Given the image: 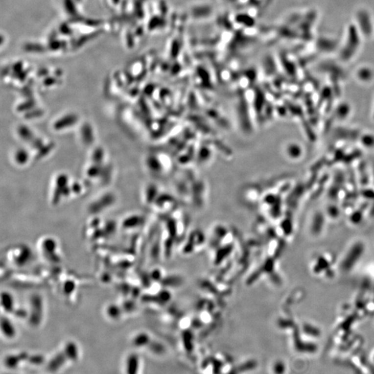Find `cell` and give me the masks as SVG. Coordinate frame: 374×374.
<instances>
[{
  "instance_id": "6da1fadb",
  "label": "cell",
  "mask_w": 374,
  "mask_h": 374,
  "mask_svg": "<svg viewBox=\"0 0 374 374\" xmlns=\"http://www.w3.org/2000/svg\"><path fill=\"white\" fill-rule=\"evenodd\" d=\"M67 358H69V357H68L66 352L58 354V355L52 359L51 362L49 364V370L52 371V372L53 371L57 370L58 368L61 367V365L64 364Z\"/></svg>"
},
{
  "instance_id": "7a4b0ae2",
  "label": "cell",
  "mask_w": 374,
  "mask_h": 374,
  "mask_svg": "<svg viewBox=\"0 0 374 374\" xmlns=\"http://www.w3.org/2000/svg\"><path fill=\"white\" fill-rule=\"evenodd\" d=\"M26 358H27V355L24 353L21 354V355H17V356L16 355H12V356H8V358H6L5 363L8 367L14 368L18 365L20 361Z\"/></svg>"
},
{
  "instance_id": "3957f363",
  "label": "cell",
  "mask_w": 374,
  "mask_h": 374,
  "mask_svg": "<svg viewBox=\"0 0 374 374\" xmlns=\"http://www.w3.org/2000/svg\"><path fill=\"white\" fill-rule=\"evenodd\" d=\"M138 369V359L135 355H131L127 362V374H136Z\"/></svg>"
},
{
  "instance_id": "277c9868",
  "label": "cell",
  "mask_w": 374,
  "mask_h": 374,
  "mask_svg": "<svg viewBox=\"0 0 374 374\" xmlns=\"http://www.w3.org/2000/svg\"><path fill=\"white\" fill-rule=\"evenodd\" d=\"M65 352H66L68 357H69V358L71 359V360H76V359L77 358V350H76V346L73 345V343L70 344V345L68 346V348H66Z\"/></svg>"
},
{
  "instance_id": "5b68a950",
  "label": "cell",
  "mask_w": 374,
  "mask_h": 374,
  "mask_svg": "<svg viewBox=\"0 0 374 374\" xmlns=\"http://www.w3.org/2000/svg\"><path fill=\"white\" fill-rule=\"evenodd\" d=\"M29 361L33 364H41L43 362V358L41 355H34L30 358Z\"/></svg>"
}]
</instances>
